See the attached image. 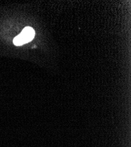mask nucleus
<instances>
[{
  "mask_svg": "<svg viewBox=\"0 0 131 147\" xmlns=\"http://www.w3.org/2000/svg\"><path fill=\"white\" fill-rule=\"evenodd\" d=\"M21 37L25 44L31 41L35 36V31L31 27H26L19 34Z\"/></svg>",
  "mask_w": 131,
  "mask_h": 147,
  "instance_id": "f257e3e1",
  "label": "nucleus"
},
{
  "mask_svg": "<svg viewBox=\"0 0 131 147\" xmlns=\"http://www.w3.org/2000/svg\"><path fill=\"white\" fill-rule=\"evenodd\" d=\"M14 44L17 45V46H19V45H22L23 44H24L25 42L24 41H23V40L22 39V38L21 37V36L19 35H17L16 37L14 39Z\"/></svg>",
  "mask_w": 131,
  "mask_h": 147,
  "instance_id": "f03ea898",
  "label": "nucleus"
}]
</instances>
